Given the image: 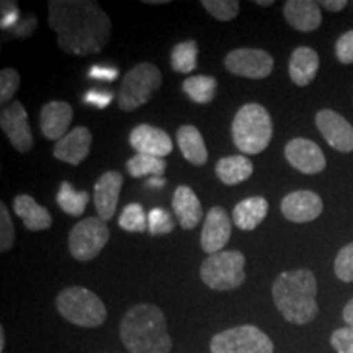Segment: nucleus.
Listing matches in <instances>:
<instances>
[{
	"label": "nucleus",
	"instance_id": "obj_1",
	"mask_svg": "<svg viewBox=\"0 0 353 353\" xmlns=\"http://www.w3.org/2000/svg\"><path fill=\"white\" fill-rule=\"evenodd\" d=\"M48 23L57 46L72 56L99 54L112 38V20L90 0H51Z\"/></svg>",
	"mask_w": 353,
	"mask_h": 353
},
{
	"label": "nucleus",
	"instance_id": "obj_2",
	"mask_svg": "<svg viewBox=\"0 0 353 353\" xmlns=\"http://www.w3.org/2000/svg\"><path fill=\"white\" fill-rule=\"evenodd\" d=\"M317 281L306 268L280 273L273 281V303L281 316L291 324L304 325L316 319L319 306L316 301Z\"/></svg>",
	"mask_w": 353,
	"mask_h": 353
},
{
	"label": "nucleus",
	"instance_id": "obj_3",
	"mask_svg": "<svg viewBox=\"0 0 353 353\" xmlns=\"http://www.w3.org/2000/svg\"><path fill=\"white\" fill-rule=\"evenodd\" d=\"M123 345L130 353H170L164 312L156 304L143 303L131 307L120 324Z\"/></svg>",
	"mask_w": 353,
	"mask_h": 353
},
{
	"label": "nucleus",
	"instance_id": "obj_4",
	"mask_svg": "<svg viewBox=\"0 0 353 353\" xmlns=\"http://www.w3.org/2000/svg\"><path fill=\"white\" fill-rule=\"evenodd\" d=\"M232 141L242 154H260L270 144L273 136L272 117L259 103H247L232 120Z\"/></svg>",
	"mask_w": 353,
	"mask_h": 353
},
{
	"label": "nucleus",
	"instance_id": "obj_5",
	"mask_svg": "<svg viewBox=\"0 0 353 353\" xmlns=\"http://www.w3.org/2000/svg\"><path fill=\"white\" fill-rule=\"evenodd\" d=\"M56 307L65 321L79 327H100L107 321V307L94 291L70 286L57 294Z\"/></svg>",
	"mask_w": 353,
	"mask_h": 353
},
{
	"label": "nucleus",
	"instance_id": "obj_6",
	"mask_svg": "<svg viewBox=\"0 0 353 353\" xmlns=\"http://www.w3.org/2000/svg\"><path fill=\"white\" fill-rule=\"evenodd\" d=\"M245 257L239 250H223L208 255L200 267V276L208 288L216 291L236 290L245 281Z\"/></svg>",
	"mask_w": 353,
	"mask_h": 353
},
{
	"label": "nucleus",
	"instance_id": "obj_7",
	"mask_svg": "<svg viewBox=\"0 0 353 353\" xmlns=\"http://www.w3.org/2000/svg\"><path fill=\"white\" fill-rule=\"evenodd\" d=\"M162 85V74L157 65L139 63L126 72L121 82L118 107L123 112H134L151 100L154 92Z\"/></svg>",
	"mask_w": 353,
	"mask_h": 353
},
{
	"label": "nucleus",
	"instance_id": "obj_8",
	"mask_svg": "<svg viewBox=\"0 0 353 353\" xmlns=\"http://www.w3.org/2000/svg\"><path fill=\"white\" fill-rule=\"evenodd\" d=\"M211 353H273V342L255 325L245 324L213 335Z\"/></svg>",
	"mask_w": 353,
	"mask_h": 353
},
{
	"label": "nucleus",
	"instance_id": "obj_9",
	"mask_svg": "<svg viewBox=\"0 0 353 353\" xmlns=\"http://www.w3.org/2000/svg\"><path fill=\"white\" fill-rule=\"evenodd\" d=\"M110 241V229L100 218H87L69 232V252L79 262H90Z\"/></svg>",
	"mask_w": 353,
	"mask_h": 353
},
{
	"label": "nucleus",
	"instance_id": "obj_10",
	"mask_svg": "<svg viewBox=\"0 0 353 353\" xmlns=\"http://www.w3.org/2000/svg\"><path fill=\"white\" fill-rule=\"evenodd\" d=\"M224 65L234 76L259 81L272 74L273 57L263 50L239 48V50H232L224 57Z\"/></svg>",
	"mask_w": 353,
	"mask_h": 353
},
{
	"label": "nucleus",
	"instance_id": "obj_11",
	"mask_svg": "<svg viewBox=\"0 0 353 353\" xmlns=\"http://www.w3.org/2000/svg\"><path fill=\"white\" fill-rule=\"evenodd\" d=\"M0 128L17 151L28 152L33 148V134L32 128L28 125V113L21 101L13 100L8 107L2 110Z\"/></svg>",
	"mask_w": 353,
	"mask_h": 353
},
{
	"label": "nucleus",
	"instance_id": "obj_12",
	"mask_svg": "<svg viewBox=\"0 0 353 353\" xmlns=\"http://www.w3.org/2000/svg\"><path fill=\"white\" fill-rule=\"evenodd\" d=\"M316 125L330 148L339 152L353 151V126L334 110H321L316 114Z\"/></svg>",
	"mask_w": 353,
	"mask_h": 353
},
{
	"label": "nucleus",
	"instance_id": "obj_13",
	"mask_svg": "<svg viewBox=\"0 0 353 353\" xmlns=\"http://www.w3.org/2000/svg\"><path fill=\"white\" fill-rule=\"evenodd\" d=\"M285 157L288 164L306 175L321 174L325 169V156L314 141L294 138L285 145Z\"/></svg>",
	"mask_w": 353,
	"mask_h": 353
},
{
	"label": "nucleus",
	"instance_id": "obj_14",
	"mask_svg": "<svg viewBox=\"0 0 353 353\" xmlns=\"http://www.w3.org/2000/svg\"><path fill=\"white\" fill-rule=\"evenodd\" d=\"M231 216L223 206H213L206 214L205 223H203L201 249L210 255L223 252V247L231 239Z\"/></svg>",
	"mask_w": 353,
	"mask_h": 353
},
{
	"label": "nucleus",
	"instance_id": "obj_15",
	"mask_svg": "<svg viewBox=\"0 0 353 353\" xmlns=\"http://www.w3.org/2000/svg\"><path fill=\"white\" fill-rule=\"evenodd\" d=\"M324 203L317 193L311 190H298L291 192L281 200V213L291 223H309L321 216Z\"/></svg>",
	"mask_w": 353,
	"mask_h": 353
},
{
	"label": "nucleus",
	"instance_id": "obj_16",
	"mask_svg": "<svg viewBox=\"0 0 353 353\" xmlns=\"http://www.w3.org/2000/svg\"><path fill=\"white\" fill-rule=\"evenodd\" d=\"M130 144L136 154H145L164 159L174 149L172 138L161 128L151 125H138L130 132Z\"/></svg>",
	"mask_w": 353,
	"mask_h": 353
},
{
	"label": "nucleus",
	"instance_id": "obj_17",
	"mask_svg": "<svg viewBox=\"0 0 353 353\" xmlns=\"http://www.w3.org/2000/svg\"><path fill=\"white\" fill-rule=\"evenodd\" d=\"M123 187V175L117 170H108L101 174L94 187L95 210L101 221H110L117 213L118 200Z\"/></svg>",
	"mask_w": 353,
	"mask_h": 353
},
{
	"label": "nucleus",
	"instance_id": "obj_18",
	"mask_svg": "<svg viewBox=\"0 0 353 353\" xmlns=\"http://www.w3.org/2000/svg\"><path fill=\"white\" fill-rule=\"evenodd\" d=\"M74 112L68 101H50L46 103L39 114V128L46 139L59 141L68 134V130L72 123Z\"/></svg>",
	"mask_w": 353,
	"mask_h": 353
},
{
	"label": "nucleus",
	"instance_id": "obj_19",
	"mask_svg": "<svg viewBox=\"0 0 353 353\" xmlns=\"http://www.w3.org/2000/svg\"><path fill=\"white\" fill-rule=\"evenodd\" d=\"M92 145V132L85 126H77L69 131L63 139H59L54 145L56 159L70 165H79L85 161Z\"/></svg>",
	"mask_w": 353,
	"mask_h": 353
},
{
	"label": "nucleus",
	"instance_id": "obj_20",
	"mask_svg": "<svg viewBox=\"0 0 353 353\" xmlns=\"http://www.w3.org/2000/svg\"><path fill=\"white\" fill-rule=\"evenodd\" d=\"M285 20L303 33L314 32L322 23L321 3L314 0H288L283 7Z\"/></svg>",
	"mask_w": 353,
	"mask_h": 353
},
{
	"label": "nucleus",
	"instance_id": "obj_21",
	"mask_svg": "<svg viewBox=\"0 0 353 353\" xmlns=\"http://www.w3.org/2000/svg\"><path fill=\"white\" fill-rule=\"evenodd\" d=\"M172 208L185 231H192L200 224L203 216L201 203L195 192L187 185H180L175 188L174 196H172Z\"/></svg>",
	"mask_w": 353,
	"mask_h": 353
},
{
	"label": "nucleus",
	"instance_id": "obj_22",
	"mask_svg": "<svg viewBox=\"0 0 353 353\" xmlns=\"http://www.w3.org/2000/svg\"><path fill=\"white\" fill-rule=\"evenodd\" d=\"M290 77L298 87H306L319 70V54L307 46H299L290 57Z\"/></svg>",
	"mask_w": 353,
	"mask_h": 353
},
{
	"label": "nucleus",
	"instance_id": "obj_23",
	"mask_svg": "<svg viewBox=\"0 0 353 353\" xmlns=\"http://www.w3.org/2000/svg\"><path fill=\"white\" fill-rule=\"evenodd\" d=\"M13 210H15L17 216L23 221L28 231H44V229L51 228V213L44 206L38 205L33 196L17 195L13 200Z\"/></svg>",
	"mask_w": 353,
	"mask_h": 353
},
{
	"label": "nucleus",
	"instance_id": "obj_24",
	"mask_svg": "<svg viewBox=\"0 0 353 353\" xmlns=\"http://www.w3.org/2000/svg\"><path fill=\"white\" fill-rule=\"evenodd\" d=\"M268 214V201L263 196H250L237 203L232 211V221L242 231H254Z\"/></svg>",
	"mask_w": 353,
	"mask_h": 353
},
{
	"label": "nucleus",
	"instance_id": "obj_25",
	"mask_svg": "<svg viewBox=\"0 0 353 353\" xmlns=\"http://www.w3.org/2000/svg\"><path fill=\"white\" fill-rule=\"evenodd\" d=\"M176 143L180 151L190 164L205 165L208 162V151H206L205 139L200 130L193 125H183L176 131Z\"/></svg>",
	"mask_w": 353,
	"mask_h": 353
},
{
	"label": "nucleus",
	"instance_id": "obj_26",
	"mask_svg": "<svg viewBox=\"0 0 353 353\" xmlns=\"http://www.w3.org/2000/svg\"><path fill=\"white\" fill-rule=\"evenodd\" d=\"M216 175L224 185H239L245 182L254 172V164L245 156H228L216 164Z\"/></svg>",
	"mask_w": 353,
	"mask_h": 353
},
{
	"label": "nucleus",
	"instance_id": "obj_27",
	"mask_svg": "<svg viewBox=\"0 0 353 353\" xmlns=\"http://www.w3.org/2000/svg\"><path fill=\"white\" fill-rule=\"evenodd\" d=\"M185 95L195 103L206 105L213 101L218 90V81L211 76H190L182 83Z\"/></svg>",
	"mask_w": 353,
	"mask_h": 353
},
{
	"label": "nucleus",
	"instance_id": "obj_28",
	"mask_svg": "<svg viewBox=\"0 0 353 353\" xmlns=\"http://www.w3.org/2000/svg\"><path fill=\"white\" fill-rule=\"evenodd\" d=\"M88 193L76 190L69 182H63L57 192L56 201L59 208L69 216H81L87 208L88 203Z\"/></svg>",
	"mask_w": 353,
	"mask_h": 353
},
{
	"label": "nucleus",
	"instance_id": "obj_29",
	"mask_svg": "<svg viewBox=\"0 0 353 353\" xmlns=\"http://www.w3.org/2000/svg\"><path fill=\"white\" fill-rule=\"evenodd\" d=\"M172 69L179 74H190L196 69L198 64V44L193 39H187L175 44L170 54Z\"/></svg>",
	"mask_w": 353,
	"mask_h": 353
},
{
	"label": "nucleus",
	"instance_id": "obj_30",
	"mask_svg": "<svg viewBox=\"0 0 353 353\" xmlns=\"http://www.w3.org/2000/svg\"><path fill=\"white\" fill-rule=\"evenodd\" d=\"M167 169V164L164 159L154 157V156H145V154H136L132 156L126 164L128 174L134 179L139 176L152 175V176H162Z\"/></svg>",
	"mask_w": 353,
	"mask_h": 353
},
{
	"label": "nucleus",
	"instance_id": "obj_31",
	"mask_svg": "<svg viewBox=\"0 0 353 353\" xmlns=\"http://www.w3.org/2000/svg\"><path fill=\"white\" fill-rule=\"evenodd\" d=\"M118 223L128 232H144L148 229V214L138 203H130L123 208Z\"/></svg>",
	"mask_w": 353,
	"mask_h": 353
},
{
	"label": "nucleus",
	"instance_id": "obj_32",
	"mask_svg": "<svg viewBox=\"0 0 353 353\" xmlns=\"http://www.w3.org/2000/svg\"><path fill=\"white\" fill-rule=\"evenodd\" d=\"M203 8L219 21H231L239 15L241 3L237 0H203Z\"/></svg>",
	"mask_w": 353,
	"mask_h": 353
},
{
	"label": "nucleus",
	"instance_id": "obj_33",
	"mask_svg": "<svg viewBox=\"0 0 353 353\" xmlns=\"http://www.w3.org/2000/svg\"><path fill=\"white\" fill-rule=\"evenodd\" d=\"M335 276L345 283H352L353 281V242L342 247L341 252L337 254L334 262Z\"/></svg>",
	"mask_w": 353,
	"mask_h": 353
},
{
	"label": "nucleus",
	"instance_id": "obj_34",
	"mask_svg": "<svg viewBox=\"0 0 353 353\" xmlns=\"http://www.w3.org/2000/svg\"><path fill=\"white\" fill-rule=\"evenodd\" d=\"M148 229L152 236H164L174 231V219L162 208H154L148 214Z\"/></svg>",
	"mask_w": 353,
	"mask_h": 353
},
{
	"label": "nucleus",
	"instance_id": "obj_35",
	"mask_svg": "<svg viewBox=\"0 0 353 353\" xmlns=\"http://www.w3.org/2000/svg\"><path fill=\"white\" fill-rule=\"evenodd\" d=\"M20 88V74L15 69L8 68L0 72V103L6 105L15 97Z\"/></svg>",
	"mask_w": 353,
	"mask_h": 353
},
{
	"label": "nucleus",
	"instance_id": "obj_36",
	"mask_svg": "<svg viewBox=\"0 0 353 353\" xmlns=\"http://www.w3.org/2000/svg\"><path fill=\"white\" fill-rule=\"evenodd\" d=\"M13 242H15V228H13L6 203H2L0 205V252L3 254L10 250Z\"/></svg>",
	"mask_w": 353,
	"mask_h": 353
},
{
	"label": "nucleus",
	"instance_id": "obj_37",
	"mask_svg": "<svg viewBox=\"0 0 353 353\" xmlns=\"http://www.w3.org/2000/svg\"><path fill=\"white\" fill-rule=\"evenodd\" d=\"M330 343L337 353H353V327H341L330 335Z\"/></svg>",
	"mask_w": 353,
	"mask_h": 353
},
{
	"label": "nucleus",
	"instance_id": "obj_38",
	"mask_svg": "<svg viewBox=\"0 0 353 353\" xmlns=\"http://www.w3.org/2000/svg\"><path fill=\"white\" fill-rule=\"evenodd\" d=\"M335 56L342 64H353V30L343 33L335 43Z\"/></svg>",
	"mask_w": 353,
	"mask_h": 353
},
{
	"label": "nucleus",
	"instance_id": "obj_39",
	"mask_svg": "<svg viewBox=\"0 0 353 353\" xmlns=\"http://www.w3.org/2000/svg\"><path fill=\"white\" fill-rule=\"evenodd\" d=\"M20 21V10L15 2H2V21L0 26L2 30L15 28L17 23Z\"/></svg>",
	"mask_w": 353,
	"mask_h": 353
},
{
	"label": "nucleus",
	"instance_id": "obj_40",
	"mask_svg": "<svg viewBox=\"0 0 353 353\" xmlns=\"http://www.w3.org/2000/svg\"><path fill=\"white\" fill-rule=\"evenodd\" d=\"M113 100V94L110 92H100V90H90L83 97V101L88 105H94L97 108L108 107L110 101Z\"/></svg>",
	"mask_w": 353,
	"mask_h": 353
},
{
	"label": "nucleus",
	"instance_id": "obj_41",
	"mask_svg": "<svg viewBox=\"0 0 353 353\" xmlns=\"http://www.w3.org/2000/svg\"><path fill=\"white\" fill-rule=\"evenodd\" d=\"M88 77L100 79V81H114L118 77V70L113 68H103V65H94L88 72Z\"/></svg>",
	"mask_w": 353,
	"mask_h": 353
},
{
	"label": "nucleus",
	"instance_id": "obj_42",
	"mask_svg": "<svg viewBox=\"0 0 353 353\" xmlns=\"http://www.w3.org/2000/svg\"><path fill=\"white\" fill-rule=\"evenodd\" d=\"M34 28H37V17H28L26 20H20L19 23H17L15 28H13V33H15V37L25 38L30 37Z\"/></svg>",
	"mask_w": 353,
	"mask_h": 353
},
{
	"label": "nucleus",
	"instance_id": "obj_43",
	"mask_svg": "<svg viewBox=\"0 0 353 353\" xmlns=\"http://www.w3.org/2000/svg\"><path fill=\"white\" fill-rule=\"evenodd\" d=\"M321 7L329 12H341L347 7V0H322Z\"/></svg>",
	"mask_w": 353,
	"mask_h": 353
},
{
	"label": "nucleus",
	"instance_id": "obj_44",
	"mask_svg": "<svg viewBox=\"0 0 353 353\" xmlns=\"http://www.w3.org/2000/svg\"><path fill=\"white\" fill-rule=\"evenodd\" d=\"M343 321L347 322L348 327H353V298L343 307Z\"/></svg>",
	"mask_w": 353,
	"mask_h": 353
},
{
	"label": "nucleus",
	"instance_id": "obj_45",
	"mask_svg": "<svg viewBox=\"0 0 353 353\" xmlns=\"http://www.w3.org/2000/svg\"><path fill=\"white\" fill-rule=\"evenodd\" d=\"M148 187H152V188L165 187V179H162V176H151V179L148 180Z\"/></svg>",
	"mask_w": 353,
	"mask_h": 353
},
{
	"label": "nucleus",
	"instance_id": "obj_46",
	"mask_svg": "<svg viewBox=\"0 0 353 353\" xmlns=\"http://www.w3.org/2000/svg\"><path fill=\"white\" fill-rule=\"evenodd\" d=\"M3 348H6V330L0 327V352H3Z\"/></svg>",
	"mask_w": 353,
	"mask_h": 353
},
{
	"label": "nucleus",
	"instance_id": "obj_47",
	"mask_svg": "<svg viewBox=\"0 0 353 353\" xmlns=\"http://www.w3.org/2000/svg\"><path fill=\"white\" fill-rule=\"evenodd\" d=\"M255 3H257V6H260V7H270V6H273L272 0H255Z\"/></svg>",
	"mask_w": 353,
	"mask_h": 353
},
{
	"label": "nucleus",
	"instance_id": "obj_48",
	"mask_svg": "<svg viewBox=\"0 0 353 353\" xmlns=\"http://www.w3.org/2000/svg\"><path fill=\"white\" fill-rule=\"evenodd\" d=\"M144 3H149V6H162V3H167V0H145Z\"/></svg>",
	"mask_w": 353,
	"mask_h": 353
}]
</instances>
